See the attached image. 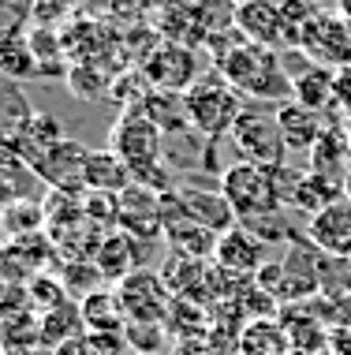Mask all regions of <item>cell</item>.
Instances as JSON below:
<instances>
[{
	"label": "cell",
	"mask_w": 351,
	"mask_h": 355,
	"mask_svg": "<svg viewBox=\"0 0 351 355\" xmlns=\"http://www.w3.org/2000/svg\"><path fill=\"white\" fill-rule=\"evenodd\" d=\"M116 292H120L123 311H127V322H138V325H165L176 303V292L168 288V281L150 270H135L131 277H123Z\"/></svg>",
	"instance_id": "8992f818"
},
{
	"label": "cell",
	"mask_w": 351,
	"mask_h": 355,
	"mask_svg": "<svg viewBox=\"0 0 351 355\" xmlns=\"http://www.w3.org/2000/svg\"><path fill=\"white\" fill-rule=\"evenodd\" d=\"M93 266H98L101 281L120 284L123 277H131L138 270V243L131 232H109L101 239L98 254H93Z\"/></svg>",
	"instance_id": "2e32d148"
},
{
	"label": "cell",
	"mask_w": 351,
	"mask_h": 355,
	"mask_svg": "<svg viewBox=\"0 0 351 355\" xmlns=\"http://www.w3.org/2000/svg\"><path fill=\"white\" fill-rule=\"evenodd\" d=\"M277 123H280V131H284L288 150L310 153V146H314L318 135H321V128H325V116L291 98V101H280L277 105Z\"/></svg>",
	"instance_id": "ac0fdd59"
},
{
	"label": "cell",
	"mask_w": 351,
	"mask_h": 355,
	"mask_svg": "<svg viewBox=\"0 0 351 355\" xmlns=\"http://www.w3.org/2000/svg\"><path fill=\"white\" fill-rule=\"evenodd\" d=\"M333 90H336V105L329 112V120H351V64L333 71Z\"/></svg>",
	"instance_id": "83f0119b"
},
{
	"label": "cell",
	"mask_w": 351,
	"mask_h": 355,
	"mask_svg": "<svg viewBox=\"0 0 351 355\" xmlns=\"http://www.w3.org/2000/svg\"><path fill=\"white\" fill-rule=\"evenodd\" d=\"M280 325H284V333H288V340H291L296 352H325L329 333L318 318H299L296 306H284V322Z\"/></svg>",
	"instance_id": "cb8c5ba5"
},
{
	"label": "cell",
	"mask_w": 351,
	"mask_h": 355,
	"mask_svg": "<svg viewBox=\"0 0 351 355\" xmlns=\"http://www.w3.org/2000/svg\"><path fill=\"white\" fill-rule=\"evenodd\" d=\"M82 325L93 333H127V311L120 303L116 288H93L79 303Z\"/></svg>",
	"instance_id": "e0dca14e"
},
{
	"label": "cell",
	"mask_w": 351,
	"mask_h": 355,
	"mask_svg": "<svg viewBox=\"0 0 351 355\" xmlns=\"http://www.w3.org/2000/svg\"><path fill=\"white\" fill-rule=\"evenodd\" d=\"M336 12L344 15V19H351V0H340V8H336Z\"/></svg>",
	"instance_id": "f546056e"
},
{
	"label": "cell",
	"mask_w": 351,
	"mask_h": 355,
	"mask_svg": "<svg viewBox=\"0 0 351 355\" xmlns=\"http://www.w3.org/2000/svg\"><path fill=\"white\" fill-rule=\"evenodd\" d=\"M344 198L351 202V172H348V184H344Z\"/></svg>",
	"instance_id": "4dcf8cb0"
},
{
	"label": "cell",
	"mask_w": 351,
	"mask_h": 355,
	"mask_svg": "<svg viewBox=\"0 0 351 355\" xmlns=\"http://www.w3.org/2000/svg\"><path fill=\"white\" fill-rule=\"evenodd\" d=\"M235 352L240 355H296L288 333L277 318H254L246 322L235 337Z\"/></svg>",
	"instance_id": "ffe728a7"
},
{
	"label": "cell",
	"mask_w": 351,
	"mask_h": 355,
	"mask_svg": "<svg viewBox=\"0 0 351 355\" xmlns=\"http://www.w3.org/2000/svg\"><path fill=\"white\" fill-rule=\"evenodd\" d=\"M235 31H240L246 42H254V45H265V49H284L280 4H277V0H251V4H240Z\"/></svg>",
	"instance_id": "5bb4252c"
},
{
	"label": "cell",
	"mask_w": 351,
	"mask_h": 355,
	"mask_svg": "<svg viewBox=\"0 0 351 355\" xmlns=\"http://www.w3.org/2000/svg\"><path fill=\"white\" fill-rule=\"evenodd\" d=\"M336 198H344V187L333 184V180H325V176H318V172H310V168H303L296 187H291V195H288V206L299 209V214H307V217H314L325 206H333Z\"/></svg>",
	"instance_id": "44dd1931"
},
{
	"label": "cell",
	"mask_w": 351,
	"mask_h": 355,
	"mask_svg": "<svg viewBox=\"0 0 351 355\" xmlns=\"http://www.w3.org/2000/svg\"><path fill=\"white\" fill-rule=\"evenodd\" d=\"M142 75H146L150 90H165V94H187L198 79V60L191 45H179V42H161L146 53L142 60Z\"/></svg>",
	"instance_id": "ba28073f"
},
{
	"label": "cell",
	"mask_w": 351,
	"mask_h": 355,
	"mask_svg": "<svg viewBox=\"0 0 351 355\" xmlns=\"http://www.w3.org/2000/svg\"><path fill=\"white\" fill-rule=\"evenodd\" d=\"M30 303L45 314V311H53V306L68 303V292H64V284L53 281V277H34L30 281Z\"/></svg>",
	"instance_id": "484cf974"
},
{
	"label": "cell",
	"mask_w": 351,
	"mask_h": 355,
	"mask_svg": "<svg viewBox=\"0 0 351 355\" xmlns=\"http://www.w3.org/2000/svg\"><path fill=\"white\" fill-rule=\"evenodd\" d=\"M243 109H246V98L217 68H210L206 75H198L195 86L183 94L187 123H191V131H198L202 139L228 135L232 123L240 120Z\"/></svg>",
	"instance_id": "7a4b0ae2"
},
{
	"label": "cell",
	"mask_w": 351,
	"mask_h": 355,
	"mask_svg": "<svg viewBox=\"0 0 351 355\" xmlns=\"http://www.w3.org/2000/svg\"><path fill=\"white\" fill-rule=\"evenodd\" d=\"M235 15H240V4L235 0H195V19L202 37H221L235 31Z\"/></svg>",
	"instance_id": "603a6c76"
},
{
	"label": "cell",
	"mask_w": 351,
	"mask_h": 355,
	"mask_svg": "<svg viewBox=\"0 0 351 355\" xmlns=\"http://www.w3.org/2000/svg\"><path fill=\"white\" fill-rule=\"evenodd\" d=\"M79 348H82V355H123V352H131V340H127V333H93V329H87L79 340Z\"/></svg>",
	"instance_id": "d4e9b609"
},
{
	"label": "cell",
	"mask_w": 351,
	"mask_h": 355,
	"mask_svg": "<svg viewBox=\"0 0 351 355\" xmlns=\"http://www.w3.org/2000/svg\"><path fill=\"white\" fill-rule=\"evenodd\" d=\"M240 225H246L254 236L262 239V243H273V239H288L291 228L288 220H284V214L277 209V214H262V217H251V220H240Z\"/></svg>",
	"instance_id": "4316f807"
},
{
	"label": "cell",
	"mask_w": 351,
	"mask_h": 355,
	"mask_svg": "<svg viewBox=\"0 0 351 355\" xmlns=\"http://www.w3.org/2000/svg\"><path fill=\"white\" fill-rule=\"evenodd\" d=\"M131 355H161V352H131Z\"/></svg>",
	"instance_id": "d6a6232c"
},
{
	"label": "cell",
	"mask_w": 351,
	"mask_h": 355,
	"mask_svg": "<svg viewBox=\"0 0 351 355\" xmlns=\"http://www.w3.org/2000/svg\"><path fill=\"white\" fill-rule=\"evenodd\" d=\"M135 184V172L116 150H90L87 165V191H101V195H123Z\"/></svg>",
	"instance_id": "d6986e66"
},
{
	"label": "cell",
	"mask_w": 351,
	"mask_h": 355,
	"mask_svg": "<svg viewBox=\"0 0 351 355\" xmlns=\"http://www.w3.org/2000/svg\"><path fill=\"white\" fill-rule=\"evenodd\" d=\"M232 146L240 150L243 161L265 168H280L288 165V142L277 123V105H262V101H246V109L240 112V120L232 123Z\"/></svg>",
	"instance_id": "277c9868"
},
{
	"label": "cell",
	"mask_w": 351,
	"mask_h": 355,
	"mask_svg": "<svg viewBox=\"0 0 351 355\" xmlns=\"http://www.w3.org/2000/svg\"><path fill=\"white\" fill-rule=\"evenodd\" d=\"M0 75H8V79H30V75H37V56L26 34H19V31L0 34Z\"/></svg>",
	"instance_id": "7402d4cb"
},
{
	"label": "cell",
	"mask_w": 351,
	"mask_h": 355,
	"mask_svg": "<svg viewBox=\"0 0 351 355\" xmlns=\"http://www.w3.org/2000/svg\"><path fill=\"white\" fill-rule=\"evenodd\" d=\"M291 98L307 109L329 116L336 105V90H333V68H321V64L307 60L303 68L291 71Z\"/></svg>",
	"instance_id": "9a60e30c"
},
{
	"label": "cell",
	"mask_w": 351,
	"mask_h": 355,
	"mask_svg": "<svg viewBox=\"0 0 351 355\" xmlns=\"http://www.w3.org/2000/svg\"><path fill=\"white\" fill-rule=\"evenodd\" d=\"M348 142H351V120H348Z\"/></svg>",
	"instance_id": "e575fe53"
},
{
	"label": "cell",
	"mask_w": 351,
	"mask_h": 355,
	"mask_svg": "<svg viewBox=\"0 0 351 355\" xmlns=\"http://www.w3.org/2000/svg\"><path fill=\"white\" fill-rule=\"evenodd\" d=\"M235 4H251V0H235Z\"/></svg>",
	"instance_id": "d590c367"
},
{
	"label": "cell",
	"mask_w": 351,
	"mask_h": 355,
	"mask_svg": "<svg viewBox=\"0 0 351 355\" xmlns=\"http://www.w3.org/2000/svg\"><path fill=\"white\" fill-rule=\"evenodd\" d=\"M176 202L179 209H183L191 220H198V225H206L210 232H228V228L235 225V209L232 202L224 198V191H210V187H179L176 191Z\"/></svg>",
	"instance_id": "4fadbf2b"
},
{
	"label": "cell",
	"mask_w": 351,
	"mask_h": 355,
	"mask_svg": "<svg viewBox=\"0 0 351 355\" xmlns=\"http://www.w3.org/2000/svg\"><path fill=\"white\" fill-rule=\"evenodd\" d=\"M307 243L318 247L325 258L348 262L351 258V202L348 198H336L321 214L307 217Z\"/></svg>",
	"instance_id": "8fae6325"
},
{
	"label": "cell",
	"mask_w": 351,
	"mask_h": 355,
	"mask_svg": "<svg viewBox=\"0 0 351 355\" xmlns=\"http://www.w3.org/2000/svg\"><path fill=\"white\" fill-rule=\"evenodd\" d=\"M221 191H224V198L232 202V209H235L240 220H251V217L284 209V198H280V187H277V172L265 168V165L240 161V165L224 168Z\"/></svg>",
	"instance_id": "5b68a950"
},
{
	"label": "cell",
	"mask_w": 351,
	"mask_h": 355,
	"mask_svg": "<svg viewBox=\"0 0 351 355\" xmlns=\"http://www.w3.org/2000/svg\"><path fill=\"white\" fill-rule=\"evenodd\" d=\"M296 355H333V352H296Z\"/></svg>",
	"instance_id": "1f68e13d"
},
{
	"label": "cell",
	"mask_w": 351,
	"mask_h": 355,
	"mask_svg": "<svg viewBox=\"0 0 351 355\" xmlns=\"http://www.w3.org/2000/svg\"><path fill=\"white\" fill-rule=\"evenodd\" d=\"M213 68L221 71L246 101H262V105L291 101V75L284 68L280 49L240 42V45H232L228 53L213 56Z\"/></svg>",
	"instance_id": "6da1fadb"
},
{
	"label": "cell",
	"mask_w": 351,
	"mask_h": 355,
	"mask_svg": "<svg viewBox=\"0 0 351 355\" xmlns=\"http://www.w3.org/2000/svg\"><path fill=\"white\" fill-rule=\"evenodd\" d=\"M210 262L217 266V270H224V273H232V277H258V270L265 266V243L258 236L251 232L246 225H235L228 228V232H221L217 236V247H213V258Z\"/></svg>",
	"instance_id": "30bf717a"
},
{
	"label": "cell",
	"mask_w": 351,
	"mask_h": 355,
	"mask_svg": "<svg viewBox=\"0 0 351 355\" xmlns=\"http://www.w3.org/2000/svg\"><path fill=\"white\" fill-rule=\"evenodd\" d=\"M179 355H217V352H213V340L191 337V340H179Z\"/></svg>",
	"instance_id": "f1b7e54d"
},
{
	"label": "cell",
	"mask_w": 351,
	"mask_h": 355,
	"mask_svg": "<svg viewBox=\"0 0 351 355\" xmlns=\"http://www.w3.org/2000/svg\"><path fill=\"white\" fill-rule=\"evenodd\" d=\"M344 322H348V329H351V303H348V318Z\"/></svg>",
	"instance_id": "836d02e7"
},
{
	"label": "cell",
	"mask_w": 351,
	"mask_h": 355,
	"mask_svg": "<svg viewBox=\"0 0 351 355\" xmlns=\"http://www.w3.org/2000/svg\"><path fill=\"white\" fill-rule=\"evenodd\" d=\"M299 53L333 71L351 64V19H344L340 12H314L303 26Z\"/></svg>",
	"instance_id": "52a82bcc"
},
{
	"label": "cell",
	"mask_w": 351,
	"mask_h": 355,
	"mask_svg": "<svg viewBox=\"0 0 351 355\" xmlns=\"http://www.w3.org/2000/svg\"><path fill=\"white\" fill-rule=\"evenodd\" d=\"M161 135H165V131L146 116L142 105H131V109L116 120V128H112V146L109 150H116L120 157L127 161V168L135 172V184L150 187V191L161 184L157 172H165L161 168ZM161 191H165V184H161Z\"/></svg>",
	"instance_id": "3957f363"
},
{
	"label": "cell",
	"mask_w": 351,
	"mask_h": 355,
	"mask_svg": "<svg viewBox=\"0 0 351 355\" xmlns=\"http://www.w3.org/2000/svg\"><path fill=\"white\" fill-rule=\"evenodd\" d=\"M87 165H90V150L82 146V142H75V139H60V142H53L30 168L53 191L79 195V191L87 187Z\"/></svg>",
	"instance_id": "9c48e42d"
},
{
	"label": "cell",
	"mask_w": 351,
	"mask_h": 355,
	"mask_svg": "<svg viewBox=\"0 0 351 355\" xmlns=\"http://www.w3.org/2000/svg\"><path fill=\"white\" fill-rule=\"evenodd\" d=\"M310 172L333 180V184L344 187L348 184V172H351V142H348V120H329L321 128L318 142L310 146Z\"/></svg>",
	"instance_id": "7c38bea8"
},
{
	"label": "cell",
	"mask_w": 351,
	"mask_h": 355,
	"mask_svg": "<svg viewBox=\"0 0 351 355\" xmlns=\"http://www.w3.org/2000/svg\"><path fill=\"white\" fill-rule=\"evenodd\" d=\"M348 270H351V258H348Z\"/></svg>",
	"instance_id": "8d00e7d4"
}]
</instances>
